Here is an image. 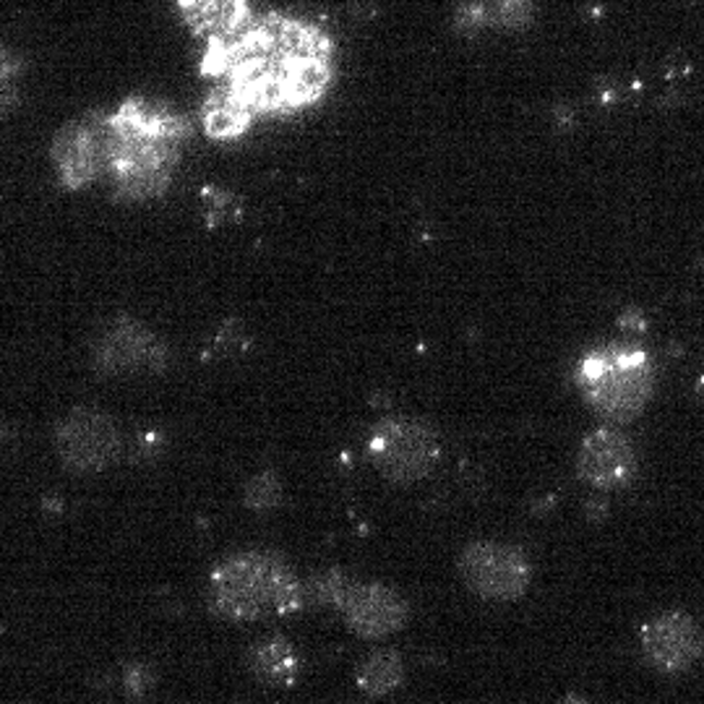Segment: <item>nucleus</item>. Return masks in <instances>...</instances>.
Here are the masks:
<instances>
[{"label":"nucleus","instance_id":"1","mask_svg":"<svg viewBox=\"0 0 704 704\" xmlns=\"http://www.w3.org/2000/svg\"><path fill=\"white\" fill-rule=\"evenodd\" d=\"M206 71L223 79L217 92L251 120L285 116L326 94L334 73L332 43L317 24L264 16L227 43H212Z\"/></svg>","mask_w":704,"mask_h":704},{"label":"nucleus","instance_id":"2","mask_svg":"<svg viewBox=\"0 0 704 704\" xmlns=\"http://www.w3.org/2000/svg\"><path fill=\"white\" fill-rule=\"evenodd\" d=\"M186 120L163 105L126 103L107 120L105 170L118 199L146 201L170 186Z\"/></svg>","mask_w":704,"mask_h":704},{"label":"nucleus","instance_id":"3","mask_svg":"<svg viewBox=\"0 0 704 704\" xmlns=\"http://www.w3.org/2000/svg\"><path fill=\"white\" fill-rule=\"evenodd\" d=\"M206 606L225 621H261L303 608L306 589L279 556L246 551L212 569Z\"/></svg>","mask_w":704,"mask_h":704},{"label":"nucleus","instance_id":"4","mask_svg":"<svg viewBox=\"0 0 704 704\" xmlns=\"http://www.w3.org/2000/svg\"><path fill=\"white\" fill-rule=\"evenodd\" d=\"M580 386L602 418L627 422L645 410L653 397L655 366L634 345L600 347L582 360Z\"/></svg>","mask_w":704,"mask_h":704},{"label":"nucleus","instance_id":"5","mask_svg":"<svg viewBox=\"0 0 704 704\" xmlns=\"http://www.w3.org/2000/svg\"><path fill=\"white\" fill-rule=\"evenodd\" d=\"M368 457L394 486L426 480L441 460L439 433L413 418H384L368 433Z\"/></svg>","mask_w":704,"mask_h":704},{"label":"nucleus","instance_id":"6","mask_svg":"<svg viewBox=\"0 0 704 704\" xmlns=\"http://www.w3.org/2000/svg\"><path fill=\"white\" fill-rule=\"evenodd\" d=\"M52 444L69 473L94 475L118 465L120 454H123V433L107 413L94 410V407H76L58 420Z\"/></svg>","mask_w":704,"mask_h":704},{"label":"nucleus","instance_id":"7","mask_svg":"<svg viewBox=\"0 0 704 704\" xmlns=\"http://www.w3.org/2000/svg\"><path fill=\"white\" fill-rule=\"evenodd\" d=\"M462 582L486 600H516L527 593L533 566L527 556L504 542H469L457 561Z\"/></svg>","mask_w":704,"mask_h":704},{"label":"nucleus","instance_id":"8","mask_svg":"<svg viewBox=\"0 0 704 704\" xmlns=\"http://www.w3.org/2000/svg\"><path fill=\"white\" fill-rule=\"evenodd\" d=\"M170 353L157 334L133 319H116L94 339L92 366L99 375H157Z\"/></svg>","mask_w":704,"mask_h":704},{"label":"nucleus","instance_id":"9","mask_svg":"<svg viewBox=\"0 0 704 704\" xmlns=\"http://www.w3.org/2000/svg\"><path fill=\"white\" fill-rule=\"evenodd\" d=\"M642 653L663 673H683L702 657L704 636L696 621L683 610L655 616L640 632Z\"/></svg>","mask_w":704,"mask_h":704},{"label":"nucleus","instance_id":"10","mask_svg":"<svg viewBox=\"0 0 704 704\" xmlns=\"http://www.w3.org/2000/svg\"><path fill=\"white\" fill-rule=\"evenodd\" d=\"M347 629L363 640H384L399 632L410 619V608L397 589L379 582H355L342 602Z\"/></svg>","mask_w":704,"mask_h":704},{"label":"nucleus","instance_id":"11","mask_svg":"<svg viewBox=\"0 0 704 704\" xmlns=\"http://www.w3.org/2000/svg\"><path fill=\"white\" fill-rule=\"evenodd\" d=\"M576 473L598 491H613L634 480L636 454L632 441L616 428H598L582 441Z\"/></svg>","mask_w":704,"mask_h":704},{"label":"nucleus","instance_id":"12","mask_svg":"<svg viewBox=\"0 0 704 704\" xmlns=\"http://www.w3.org/2000/svg\"><path fill=\"white\" fill-rule=\"evenodd\" d=\"M107 123H71L52 141V163L65 188L90 186L105 170Z\"/></svg>","mask_w":704,"mask_h":704},{"label":"nucleus","instance_id":"13","mask_svg":"<svg viewBox=\"0 0 704 704\" xmlns=\"http://www.w3.org/2000/svg\"><path fill=\"white\" fill-rule=\"evenodd\" d=\"M246 666L264 687H290L300 676V655L282 636H266L248 649Z\"/></svg>","mask_w":704,"mask_h":704},{"label":"nucleus","instance_id":"14","mask_svg":"<svg viewBox=\"0 0 704 704\" xmlns=\"http://www.w3.org/2000/svg\"><path fill=\"white\" fill-rule=\"evenodd\" d=\"M535 0H467L460 9V24L475 29H516L533 16Z\"/></svg>","mask_w":704,"mask_h":704},{"label":"nucleus","instance_id":"15","mask_svg":"<svg viewBox=\"0 0 704 704\" xmlns=\"http://www.w3.org/2000/svg\"><path fill=\"white\" fill-rule=\"evenodd\" d=\"M355 681L366 696H386L405 681V663L394 649H375L355 670Z\"/></svg>","mask_w":704,"mask_h":704},{"label":"nucleus","instance_id":"16","mask_svg":"<svg viewBox=\"0 0 704 704\" xmlns=\"http://www.w3.org/2000/svg\"><path fill=\"white\" fill-rule=\"evenodd\" d=\"M355 585L353 576H347L342 569H329L324 574H317L313 580H308L306 589V602L308 606H332L342 608L347 593Z\"/></svg>","mask_w":704,"mask_h":704},{"label":"nucleus","instance_id":"17","mask_svg":"<svg viewBox=\"0 0 704 704\" xmlns=\"http://www.w3.org/2000/svg\"><path fill=\"white\" fill-rule=\"evenodd\" d=\"M243 504L251 509V512L261 514L277 509L282 504V480L277 478V473L264 469V473L253 475L243 488Z\"/></svg>","mask_w":704,"mask_h":704},{"label":"nucleus","instance_id":"18","mask_svg":"<svg viewBox=\"0 0 704 704\" xmlns=\"http://www.w3.org/2000/svg\"><path fill=\"white\" fill-rule=\"evenodd\" d=\"M154 673L146 666H129L123 673V689L129 696H144L152 689Z\"/></svg>","mask_w":704,"mask_h":704},{"label":"nucleus","instance_id":"19","mask_svg":"<svg viewBox=\"0 0 704 704\" xmlns=\"http://www.w3.org/2000/svg\"><path fill=\"white\" fill-rule=\"evenodd\" d=\"M589 520H602V514H606V501H589Z\"/></svg>","mask_w":704,"mask_h":704},{"label":"nucleus","instance_id":"20","mask_svg":"<svg viewBox=\"0 0 704 704\" xmlns=\"http://www.w3.org/2000/svg\"><path fill=\"white\" fill-rule=\"evenodd\" d=\"M559 704H589L582 694H566Z\"/></svg>","mask_w":704,"mask_h":704}]
</instances>
